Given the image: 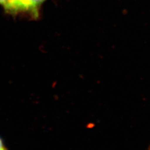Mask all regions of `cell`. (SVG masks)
I'll return each instance as SVG.
<instances>
[{"mask_svg":"<svg viewBox=\"0 0 150 150\" xmlns=\"http://www.w3.org/2000/svg\"><path fill=\"white\" fill-rule=\"evenodd\" d=\"M35 10L39 13L40 7L46 0H30Z\"/></svg>","mask_w":150,"mask_h":150,"instance_id":"1","label":"cell"},{"mask_svg":"<svg viewBox=\"0 0 150 150\" xmlns=\"http://www.w3.org/2000/svg\"><path fill=\"white\" fill-rule=\"evenodd\" d=\"M13 0H0V4L3 6L4 8L6 9V10L8 11V9L11 6Z\"/></svg>","mask_w":150,"mask_h":150,"instance_id":"2","label":"cell"},{"mask_svg":"<svg viewBox=\"0 0 150 150\" xmlns=\"http://www.w3.org/2000/svg\"><path fill=\"white\" fill-rule=\"evenodd\" d=\"M0 150H8L5 144H4L3 142V141L1 138H0Z\"/></svg>","mask_w":150,"mask_h":150,"instance_id":"3","label":"cell"}]
</instances>
